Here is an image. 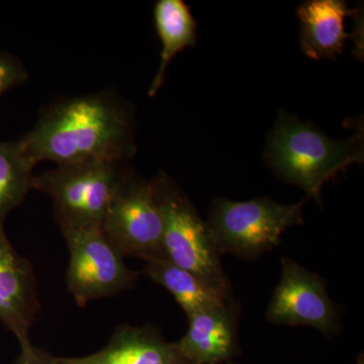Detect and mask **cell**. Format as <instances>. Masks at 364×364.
I'll use <instances>...</instances> for the list:
<instances>
[{"instance_id": "1", "label": "cell", "mask_w": 364, "mask_h": 364, "mask_svg": "<svg viewBox=\"0 0 364 364\" xmlns=\"http://www.w3.org/2000/svg\"><path fill=\"white\" fill-rule=\"evenodd\" d=\"M135 131L133 105L105 90L47 105L20 141L36 165L129 162L136 152Z\"/></svg>"}, {"instance_id": "2", "label": "cell", "mask_w": 364, "mask_h": 364, "mask_svg": "<svg viewBox=\"0 0 364 364\" xmlns=\"http://www.w3.org/2000/svg\"><path fill=\"white\" fill-rule=\"evenodd\" d=\"M363 132L335 141L284 111L268 139L267 159L273 171L318 203L326 182L349 165L363 163Z\"/></svg>"}, {"instance_id": "3", "label": "cell", "mask_w": 364, "mask_h": 364, "mask_svg": "<svg viewBox=\"0 0 364 364\" xmlns=\"http://www.w3.org/2000/svg\"><path fill=\"white\" fill-rule=\"evenodd\" d=\"M151 182L163 223L164 257L193 273L227 299H233L217 244L207 222L173 179L160 172Z\"/></svg>"}, {"instance_id": "4", "label": "cell", "mask_w": 364, "mask_h": 364, "mask_svg": "<svg viewBox=\"0 0 364 364\" xmlns=\"http://www.w3.org/2000/svg\"><path fill=\"white\" fill-rule=\"evenodd\" d=\"M129 162L93 160L57 165L33 176L32 188L51 198L60 229L100 228Z\"/></svg>"}, {"instance_id": "5", "label": "cell", "mask_w": 364, "mask_h": 364, "mask_svg": "<svg viewBox=\"0 0 364 364\" xmlns=\"http://www.w3.org/2000/svg\"><path fill=\"white\" fill-rule=\"evenodd\" d=\"M303 205L268 198L247 202L215 198L207 224L220 252L253 260L277 247L287 228L304 224Z\"/></svg>"}, {"instance_id": "6", "label": "cell", "mask_w": 364, "mask_h": 364, "mask_svg": "<svg viewBox=\"0 0 364 364\" xmlns=\"http://www.w3.org/2000/svg\"><path fill=\"white\" fill-rule=\"evenodd\" d=\"M61 232L70 254L66 284L78 306L133 289L138 273L127 267L102 229L65 228Z\"/></svg>"}, {"instance_id": "7", "label": "cell", "mask_w": 364, "mask_h": 364, "mask_svg": "<svg viewBox=\"0 0 364 364\" xmlns=\"http://www.w3.org/2000/svg\"><path fill=\"white\" fill-rule=\"evenodd\" d=\"M102 231L123 257H164L163 223L151 182L130 170L119 183Z\"/></svg>"}, {"instance_id": "8", "label": "cell", "mask_w": 364, "mask_h": 364, "mask_svg": "<svg viewBox=\"0 0 364 364\" xmlns=\"http://www.w3.org/2000/svg\"><path fill=\"white\" fill-rule=\"evenodd\" d=\"M282 277L273 291L267 318L277 325L309 326L327 338L338 334V306L330 299L324 280L296 261L282 258Z\"/></svg>"}, {"instance_id": "9", "label": "cell", "mask_w": 364, "mask_h": 364, "mask_svg": "<svg viewBox=\"0 0 364 364\" xmlns=\"http://www.w3.org/2000/svg\"><path fill=\"white\" fill-rule=\"evenodd\" d=\"M40 312L32 263L16 252L0 229V323L21 347L32 344L31 328Z\"/></svg>"}, {"instance_id": "10", "label": "cell", "mask_w": 364, "mask_h": 364, "mask_svg": "<svg viewBox=\"0 0 364 364\" xmlns=\"http://www.w3.org/2000/svg\"><path fill=\"white\" fill-rule=\"evenodd\" d=\"M238 312L233 301L188 317V332L176 342L186 364H223L238 355Z\"/></svg>"}, {"instance_id": "11", "label": "cell", "mask_w": 364, "mask_h": 364, "mask_svg": "<svg viewBox=\"0 0 364 364\" xmlns=\"http://www.w3.org/2000/svg\"><path fill=\"white\" fill-rule=\"evenodd\" d=\"M64 364H186L176 343L156 328L122 325L104 348L82 358H63Z\"/></svg>"}, {"instance_id": "12", "label": "cell", "mask_w": 364, "mask_h": 364, "mask_svg": "<svg viewBox=\"0 0 364 364\" xmlns=\"http://www.w3.org/2000/svg\"><path fill=\"white\" fill-rule=\"evenodd\" d=\"M358 11L349 9L343 0H309L298 9L301 23V47L306 56L315 60H335L343 53L346 16Z\"/></svg>"}, {"instance_id": "13", "label": "cell", "mask_w": 364, "mask_h": 364, "mask_svg": "<svg viewBox=\"0 0 364 364\" xmlns=\"http://www.w3.org/2000/svg\"><path fill=\"white\" fill-rule=\"evenodd\" d=\"M153 14L162 49L156 75L148 90L150 97L162 87L170 62L186 48L195 46L198 40V23L183 0H159Z\"/></svg>"}, {"instance_id": "14", "label": "cell", "mask_w": 364, "mask_h": 364, "mask_svg": "<svg viewBox=\"0 0 364 364\" xmlns=\"http://www.w3.org/2000/svg\"><path fill=\"white\" fill-rule=\"evenodd\" d=\"M143 273L168 291L188 318L200 311L234 301L225 299L195 274L165 257L147 261Z\"/></svg>"}, {"instance_id": "15", "label": "cell", "mask_w": 364, "mask_h": 364, "mask_svg": "<svg viewBox=\"0 0 364 364\" xmlns=\"http://www.w3.org/2000/svg\"><path fill=\"white\" fill-rule=\"evenodd\" d=\"M35 167L20 139L0 140V229L9 213L20 207L32 191Z\"/></svg>"}, {"instance_id": "16", "label": "cell", "mask_w": 364, "mask_h": 364, "mask_svg": "<svg viewBox=\"0 0 364 364\" xmlns=\"http://www.w3.org/2000/svg\"><path fill=\"white\" fill-rule=\"evenodd\" d=\"M28 78L26 66L18 57L0 50V97L25 83Z\"/></svg>"}, {"instance_id": "17", "label": "cell", "mask_w": 364, "mask_h": 364, "mask_svg": "<svg viewBox=\"0 0 364 364\" xmlns=\"http://www.w3.org/2000/svg\"><path fill=\"white\" fill-rule=\"evenodd\" d=\"M13 364H64L63 358H56L49 352L37 348L32 344L21 347V354Z\"/></svg>"}, {"instance_id": "18", "label": "cell", "mask_w": 364, "mask_h": 364, "mask_svg": "<svg viewBox=\"0 0 364 364\" xmlns=\"http://www.w3.org/2000/svg\"><path fill=\"white\" fill-rule=\"evenodd\" d=\"M223 364H236V363H232V361H228V363H223Z\"/></svg>"}]
</instances>
